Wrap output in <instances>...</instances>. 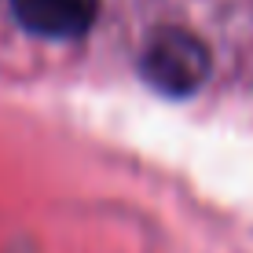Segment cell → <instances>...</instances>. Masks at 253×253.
Returning <instances> with one entry per match:
<instances>
[{
  "label": "cell",
  "mask_w": 253,
  "mask_h": 253,
  "mask_svg": "<svg viewBox=\"0 0 253 253\" xmlns=\"http://www.w3.org/2000/svg\"><path fill=\"white\" fill-rule=\"evenodd\" d=\"M139 74L162 95H191L209 77V48L187 30H158L139 55Z\"/></svg>",
  "instance_id": "1"
},
{
  "label": "cell",
  "mask_w": 253,
  "mask_h": 253,
  "mask_svg": "<svg viewBox=\"0 0 253 253\" xmlns=\"http://www.w3.org/2000/svg\"><path fill=\"white\" fill-rule=\"evenodd\" d=\"M11 15L22 30L48 41H74L92 30L99 0H11Z\"/></svg>",
  "instance_id": "2"
}]
</instances>
